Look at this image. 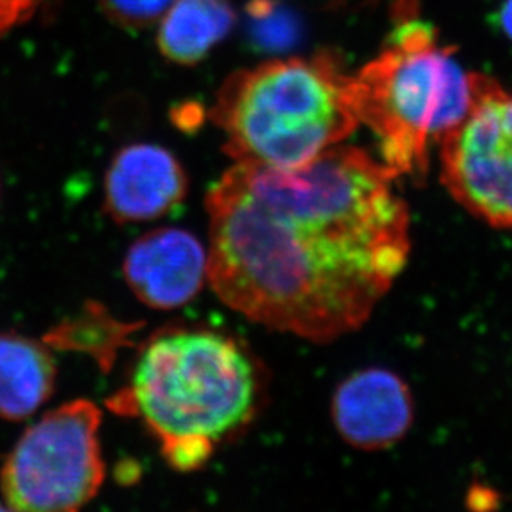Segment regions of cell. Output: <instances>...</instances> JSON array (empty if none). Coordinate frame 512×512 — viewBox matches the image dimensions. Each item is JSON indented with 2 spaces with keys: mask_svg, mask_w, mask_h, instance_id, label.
<instances>
[{
  "mask_svg": "<svg viewBox=\"0 0 512 512\" xmlns=\"http://www.w3.org/2000/svg\"><path fill=\"white\" fill-rule=\"evenodd\" d=\"M395 178L353 146L290 170L234 163L206 194L214 294L256 324L312 342L360 329L410 256Z\"/></svg>",
  "mask_w": 512,
  "mask_h": 512,
  "instance_id": "obj_1",
  "label": "cell"
},
{
  "mask_svg": "<svg viewBox=\"0 0 512 512\" xmlns=\"http://www.w3.org/2000/svg\"><path fill=\"white\" fill-rule=\"evenodd\" d=\"M261 392L259 367L241 343L216 330L181 327L143 343L130 382L108 406L140 418L166 463L193 473L251 423Z\"/></svg>",
  "mask_w": 512,
  "mask_h": 512,
  "instance_id": "obj_2",
  "label": "cell"
},
{
  "mask_svg": "<svg viewBox=\"0 0 512 512\" xmlns=\"http://www.w3.org/2000/svg\"><path fill=\"white\" fill-rule=\"evenodd\" d=\"M209 115L234 163L279 170L307 165L358 126L350 77L332 54L272 60L234 73Z\"/></svg>",
  "mask_w": 512,
  "mask_h": 512,
  "instance_id": "obj_3",
  "label": "cell"
},
{
  "mask_svg": "<svg viewBox=\"0 0 512 512\" xmlns=\"http://www.w3.org/2000/svg\"><path fill=\"white\" fill-rule=\"evenodd\" d=\"M350 98L358 123L380 141L388 170L425 174L430 146L468 112L471 80L430 24L405 20L387 49L350 77Z\"/></svg>",
  "mask_w": 512,
  "mask_h": 512,
  "instance_id": "obj_4",
  "label": "cell"
},
{
  "mask_svg": "<svg viewBox=\"0 0 512 512\" xmlns=\"http://www.w3.org/2000/svg\"><path fill=\"white\" fill-rule=\"evenodd\" d=\"M102 411L73 400L27 428L0 468V491L15 511H77L105 481L98 431Z\"/></svg>",
  "mask_w": 512,
  "mask_h": 512,
  "instance_id": "obj_5",
  "label": "cell"
},
{
  "mask_svg": "<svg viewBox=\"0 0 512 512\" xmlns=\"http://www.w3.org/2000/svg\"><path fill=\"white\" fill-rule=\"evenodd\" d=\"M471 103L440 141L441 179L476 218L512 231V93L469 73Z\"/></svg>",
  "mask_w": 512,
  "mask_h": 512,
  "instance_id": "obj_6",
  "label": "cell"
},
{
  "mask_svg": "<svg viewBox=\"0 0 512 512\" xmlns=\"http://www.w3.org/2000/svg\"><path fill=\"white\" fill-rule=\"evenodd\" d=\"M188 173L163 146L133 143L108 165L103 208L118 224L151 223L165 218L188 196Z\"/></svg>",
  "mask_w": 512,
  "mask_h": 512,
  "instance_id": "obj_7",
  "label": "cell"
},
{
  "mask_svg": "<svg viewBox=\"0 0 512 512\" xmlns=\"http://www.w3.org/2000/svg\"><path fill=\"white\" fill-rule=\"evenodd\" d=\"M123 276L141 304L178 309L196 299L208 281V252L186 229H155L126 251Z\"/></svg>",
  "mask_w": 512,
  "mask_h": 512,
  "instance_id": "obj_8",
  "label": "cell"
},
{
  "mask_svg": "<svg viewBox=\"0 0 512 512\" xmlns=\"http://www.w3.org/2000/svg\"><path fill=\"white\" fill-rule=\"evenodd\" d=\"M410 388L397 373L365 368L340 383L332 418L342 440L365 451L385 450L406 435L413 423Z\"/></svg>",
  "mask_w": 512,
  "mask_h": 512,
  "instance_id": "obj_9",
  "label": "cell"
},
{
  "mask_svg": "<svg viewBox=\"0 0 512 512\" xmlns=\"http://www.w3.org/2000/svg\"><path fill=\"white\" fill-rule=\"evenodd\" d=\"M57 363L49 343L0 332V418L24 421L52 398Z\"/></svg>",
  "mask_w": 512,
  "mask_h": 512,
  "instance_id": "obj_10",
  "label": "cell"
},
{
  "mask_svg": "<svg viewBox=\"0 0 512 512\" xmlns=\"http://www.w3.org/2000/svg\"><path fill=\"white\" fill-rule=\"evenodd\" d=\"M236 22L229 0H174L160 19L156 44L176 65H196L228 37Z\"/></svg>",
  "mask_w": 512,
  "mask_h": 512,
  "instance_id": "obj_11",
  "label": "cell"
},
{
  "mask_svg": "<svg viewBox=\"0 0 512 512\" xmlns=\"http://www.w3.org/2000/svg\"><path fill=\"white\" fill-rule=\"evenodd\" d=\"M138 329L140 324L118 322L102 305L90 302L78 317L65 320L54 330H50L45 342L50 347L67 348L93 355L102 370L107 372L115 362L116 350L126 345L128 337Z\"/></svg>",
  "mask_w": 512,
  "mask_h": 512,
  "instance_id": "obj_12",
  "label": "cell"
},
{
  "mask_svg": "<svg viewBox=\"0 0 512 512\" xmlns=\"http://www.w3.org/2000/svg\"><path fill=\"white\" fill-rule=\"evenodd\" d=\"M108 20L123 29L141 30L160 22L174 0H98Z\"/></svg>",
  "mask_w": 512,
  "mask_h": 512,
  "instance_id": "obj_13",
  "label": "cell"
},
{
  "mask_svg": "<svg viewBox=\"0 0 512 512\" xmlns=\"http://www.w3.org/2000/svg\"><path fill=\"white\" fill-rule=\"evenodd\" d=\"M44 0H0V39L32 19Z\"/></svg>",
  "mask_w": 512,
  "mask_h": 512,
  "instance_id": "obj_14",
  "label": "cell"
},
{
  "mask_svg": "<svg viewBox=\"0 0 512 512\" xmlns=\"http://www.w3.org/2000/svg\"><path fill=\"white\" fill-rule=\"evenodd\" d=\"M501 25H503L504 32L512 39V0H506L501 9Z\"/></svg>",
  "mask_w": 512,
  "mask_h": 512,
  "instance_id": "obj_15",
  "label": "cell"
}]
</instances>
